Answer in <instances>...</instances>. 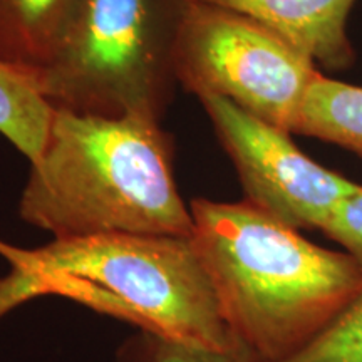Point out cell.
Returning <instances> with one entry per match:
<instances>
[{
	"mask_svg": "<svg viewBox=\"0 0 362 362\" xmlns=\"http://www.w3.org/2000/svg\"><path fill=\"white\" fill-rule=\"evenodd\" d=\"M189 211L225 322L259 362L296 354L362 291L349 253L312 243L250 202L194 198Z\"/></svg>",
	"mask_w": 362,
	"mask_h": 362,
	"instance_id": "6da1fadb",
	"label": "cell"
},
{
	"mask_svg": "<svg viewBox=\"0 0 362 362\" xmlns=\"http://www.w3.org/2000/svg\"><path fill=\"white\" fill-rule=\"evenodd\" d=\"M175 144L144 116L52 107L47 139L22 189L19 215L52 238L99 233L193 237L178 192Z\"/></svg>",
	"mask_w": 362,
	"mask_h": 362,
	"instance_id": "7a4b0ae2",
	"label": "cell"
},
{
	"mask_svg": "<svg viewBox=\"0 0 362 362\" xmlns=\"http://www.w3.org/2000/svg\"><path fill=\"white\" fill-rule=\"evenodd\" d=\"M0 317L30 298L66 297L99 314L211 347L238 341L192 237L99 233L19 248L0 242Z\"/></svg>",
	"mask_w": 362,
	"mask_h": 362,
	"instance_id": "3957f363",
	"label": "cell"
},
{
	"mask_svg": "<svg viewBox=\"0 0 362 362\" xmlns=\"http://www.w3.org/2000/svg\"><path fill=\"white\" fill-rule=\"evenodd\" d=\"M193 0H81L33 81L52 107L160 121L175 99V59Z\"/></svg>",
	"mask_w": 362,
	"mask_h": 362,
	"instance_id": "277c9868",
	"label": "cell"
},
{
	"mask_svg": "<svg viewBox=\"0 0 362 362\" xmlns=\"http://www.w3.org/2000/svg\"><path fill=\"white\" fill-rule=\"evenodd\" d=\"M178 86L198 99L220 96L293 134L315 62L259 21L193 0L176 47Z\"/></svg>",
	"mask_w": 362,
	"mask_h": 362,
	"instance_id": "5b68a950",
	"label": "cell"
},
{
	"mask_svg": "<svg viewBox=\"0 0 362 362\" xmlns=\"http://www.w3.org/2000/svg\"><path fill=\"white\" fill-rule=\"evenodd\" d=\"M245 200L298 230H319L357 183L307 156L292 134L220 96L202 98Z\"/></svg>",
	"mask_w": 362,
	"mask_h": 362,
	"instance_id": "8992f818",
	"label": "cell"
},
{
	"mask_svg": "<svg viewBox=\"0 0 362 362\" xmlns=\"http://www.w3.org/2000/svg\"><path fill=\"white\" fill-rule=\"evenodd\" d=\"M259 21L329 71L354 64L347 22L357 0H203Z\"/></svg>",
	"mask_w": 362,
	"mask_h": 362,
	"instance_id": "52a82bcc",
	"label": "cell"
},
{
	"mask_svg": "<svg viewBox=\"0 0 362 362\" xmlns=\"http://www.w3.org/2000/svg\"><path fill=\"white\" fill-rule=\"evenodd\" d=\"M81 0H0V62L29 76L47 66Z\"/></svg>",
	"mask_w": 362,
	"mask_h": 362,
	"instance_id": "ba28073f",
	"label": "cell"
},
{
	"mask_svg": "<svg viewBox=\"0 0 362 362\" xmlns=\"http://www.w3.org/2000/svg\"><path fill=\"white\" fill-rule=\"evenodd\" d=\"M293 134L337 144L362 156V86L320 72L310 84Z\"/></svg>",
	"mask_w": 362,
	"mask_h": 362,
	"instance_id": "9c48e42d",
	"label": "cell"
},
{
	"mask_svg": "<svg viewBox=\"0 0 362 362\" xmlns=\"http://www.w3.org/2000/svg\"><path fill=\"white\" fill-rule=\"evenodd\" d=\"M52 106L29 76L0 62V134L27 160L42 153Z\"/></svg>",
	"mask_w": 362,
	"mask_h": 362,
	"instance_id": "30bf717a",
	"label": "cell"
},
{
	"mask_svg": "<svg viewBox=\"0 0 362 362\" xmlns=\"http://www.w3.org/2000/svg\"><path fill=\"white\" fill-rule=\"evenodd\" d=\"M115 362H259L242 344L211 347L181 341L148 330H138L116 352Z\"/></svg>",
	"mask_w": 362,
	"mask_h": 362,
	"instance_id": "8fae6325",
	"label": "cell"
},
{
	"mask_svg": "<svg viewBox=\"0 0 362 362\" xmlns=\"http://www.w3.org/2000/svg\"><path fill=\"white\" fill-rule=\"evenodd\" d=\"M279 362H362V291L309 344Z\"/></svg>",
	"mask_w": 362,
	"mask_h": 362,
	"instance_id": "7c38bea8",
	"label": "cell"
},
{
	"mask_svg": "<svg viewBox=\"0 0 362 362\" xmlns=\"http://www.w3.org/2000/svg\"><path fill=\"white\" fill-rule=\"evenodd\" d=\"M322 233L349 253L362 270V185L357 183V187L339 202Z\"/></svg>",
	"mask_w": 362,
	"mask_h": 362,
	"instance_id": "4fadbf2b",
	"label": "cell"
}]
</instances>
